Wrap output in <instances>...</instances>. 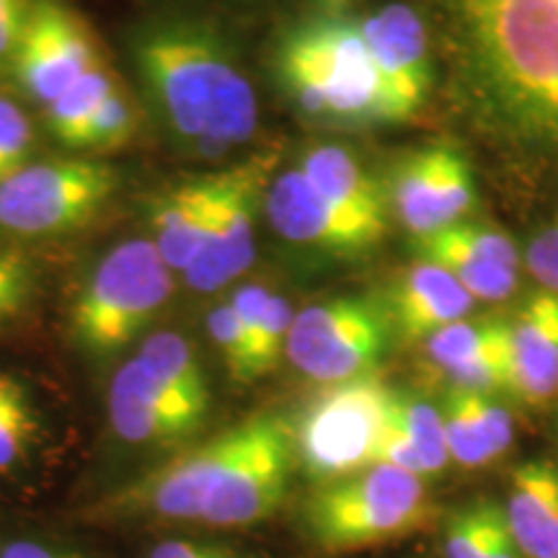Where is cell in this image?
<instances>
[{
  "label": "cell",
  "instance_id": "cell-1",
  "mask_svg": "<svg viewBox=\"0 0 558 558\" xmlns=\"http://www.w3.org/2000/svg\"><path fill=\"white\" fill-rule=\"evenodd\" d=\"M460 65L501 128L558 153V0H437Z\"/></svg>",
  "mask_w": 558,
  "mask_h": 558
},
{
  "label": "cell",
  "instance_id": "cell-2",
  "mask_svg": "<svg viewBox=\"0 0 558 558\" xmlns=\"http://www.w3.org/2000/svg\"><path fill=\"white\" fill-rule=\"evenodd\" d=\"M132 60L181 143L220 156L254 137V88L205 24L179 16L148 21L132 39Z\"/></svg>",
  "mask_w": 558,
  "mask_h": 558
},
{
  "label": "cell",
  "instance_id": "cell-3",
  "mask_svg": "<svg viewBox=\"0 0 558 558\" xmlns=\"http://www.w3.org/2000/svg\"><path fill=\"white\" fill-rule=\"evenodd\" d=\"M275 68L284 96L305 120L326 128L383 122L378 73L360 21H300L279 39Z\"/></svg>",
  "mask_w": 558,
  "mask_h": 558
},
{
  "label": "cell",
  "instance_id": "cell-4",
  "mask_svg": "<svg viewBox=\"0 0 558 558\" xmlns=\"http://www.w3.org/2000/svg\"><path fill=\"white\" fill-rule=\"evenodd\" d=\"M303 518L320 548L344 554L414 533L429 518V501L422 476L375 463L320 486L305 505Z\"/></svg>",
  "mask_w": 558,
  "mask_h": 558
},
{
  "label": "cell",
  "instance_id": "cell-5",
  "mask_svg": "<svg viewBox=\"0 0 558 558\" xmlns=\"http://www.w3.org/2000/svg\"><path fill=\"white\" fill-rule=\"evenodd\" d=\"M173 271L150 239H130L90 271L70 308L73 339L90 354L120 352L173 295Z\"/></svg>",
  "mask_w": 558,
  "mask_h": 558
},
{
  "label": "cell",
  "instance_id": "cell-6",
  "mask_svg": "<svg viewBox=\"0 0 558 558\" xmlns=\"http://www.w3.org/2000/svg\"><path fill=\"white\" fill-rule=\"evenodd\" d=\"M393 399L396 390L373 373L326 388L295 427L303 471L331 484L378 463Z\"/></svg>",
  "mask_w": 558,
  "mask_h": 558
},
{
  "label": "cell",
  "instance_id": "cell-7",
  "mask_svg": "<svg viewBox=\"0 0 558 558\" xmlns=\"http://www.w3.org/2000/svg\"><path fill=\"white\" fill-rule=\"evenodd\" d=\"M120 171L101 160H47L0 181V230L41 239L75 230L109 205Z\"/></svg>",
  "mask_w": 558,
  "mask_h": 558
},
{
  "label": "cell",
  "instance_id": "cell-8",
  "mask_svg": "<svg viewBox=\"0 0 558 558\" xmlns=\"http://www.w3.org/2000/svg\"><path fill=\"white\" fill-rule=\"evenodd\" d=\"M390 339V316L365 298H331L292 318L284 354L305 378L337 383L373 373Z\"/></svg>",
  "mask_w": 558,
  "mask_h": 558
},
{
  "label": "cell",
  "instance_id": "cell-9",
  "mask_svg": "<svg viewBox=\"0 0 558 558\" xmlns=\"http://www.w3.org/2000/svg\"><path fill=\"white\" fill-rule=\"evenodd\" d=\"M295 458V427L288 418L275 414L246 418L241 448L218 494L205 507L202 522L243 527L271 518L288 494Z\"/></svg>",
  "mask_w": 558,
  "mask_h": 558
},
{
  "label": "cell",
  "instance_id": "cell-10",
  "mask_svg": "<svg viewBox=\"0 0 558 558\" xmlns=\"http://www.w3.org/2000/svg\"><path fill=\"white\" fill-rule=\"evenodd\" d=\"M275 153H256L243 163L213 173V218L197 262L184 271L197 292H215L241 277L256 254V215L264 207Z\"/></svg>",
  "mask_w": 558,
  "mask_h": 558
},
{
  "label": "cell",
  "instance_id": "cell-11",
  "mask_svg": "<svg viewBox=\"0 0 558 558\" xmlns=\"http://www.w3.org/2000/svg\"><path fill=\"white\" fill-rule=\"evenodd\" d=\"M101 41L65 0H34L9 75L39 107H50L81 75L104 62Z\"/></svg>",
  "mask_w": 558,
  "mask_h": 558
},
{
  "label": "cell",
  "instance_id": "cell-12",
  "mask_svg": "<svg viewBox=\"0 0 558 558\" xmlns=\"http://www.w3.org/2000/svg\"><path fill=\"white\" fill-rule=\"evenodd\" d=\"M386 186L388 207L411 239L456 226L476 205L471 163L445 145L414 150L399 160Z\"/></svg>",
  "mask_w": 558,
  "mask_h": 558
},
{
  "label": "cell",
  "instance_id": "cell-13",
  "mask_svg": "<svg viewBox=\"0 0 558 558\" xmlns=\"http://www.w3.org/2000/svg\"><path fill=\"white\" fill-rule=\"evenodd\" d=\"M380 83L383 122H409L429 96V41L411 5L388 3L360 21Z\"/></svg>",
  "mask_w": 558,
  "mask_h": 558
},
{
  "label": "cell",
  "instance_id": "cell-14",
  "mask_svg": "<svg viewBox=\"0 0 558 558\" xmlns=\"http://www.w3.org/2000/svg\"><path fill=\"white\" fill-rule=\"evenodd\" d=\"M264 213L284 241L341 256L378 246L388 230L386 222L362 218L324 197L300 169L271 179L264 194Z\"/></svg>",
  "mask_w": 558,
  "mask_h": 558
},
{
  "label": "cell",
  "instance_id": "cell-15",
  "mask_svg": "<svg viewBox=\"0 0 558 558\" xmlns=\"http://www.w3.org/2000/svg\"><path fill=\"white\" fill-rule=\"evenodd\" d=\"M109 418L124 442H173L202 424L199 411L186 407L137 357L117 369L109 386Z\"/></svg>",
  "mask_w": 558,
  "mask_h": 558
},
{
  "label": "cell",
  "instance_id": "cell-16",
  "mask_svg": "<svg viewBox=\"0 0 558 558\" xmlns=\"http://www.w3.org/2000/svg\"><path fill=\"white\" fill-rule=\"evenodd\" d=\"M509 393L546 403L558 396V295L541 290L509 320Z\"/></svg>",
  "mask_w": 558,
  "mask_h": 558
},
{
  "label": "cell",
  "instance_id": "cell-17",
  "mask_svg": "<svg viewBox=\"0 0 558 558\" xmlns=\"http://www.w3.org/2000/svg\"><path fill=\"white\" fill-rule=\"evenodd\" d=\"M476 300L471 292L429 262H416L403 271L390 298V320L403 341H424L432 333L465 318Z\"/></svg>",
  "mask_w": 558,
  "mask_h": 558
},
{
  "label": "cell",
  "instance_id": "cell-18",
  "mask_svg": "<svg viewBox=\"0 0 558 558\" xmlns=\"http://www.w3.org/2000/svg\"><path fill=\"white\" fill-rule=\"evenodd\" d=\"M505 520L522 558H558V469L530 460L509 476Z\"/></svg>",
  "mask_w": 558,
  "mask_h": 558
},
{
  "label": "cell",
  "instance_id": "cell-19",
  "mask_svg": "<svg viewBox=\"0 0 558 558\" xmlns=\"http://www.w3.org/2000/svg\"><path fill=\"white\" fill-rule=\"evenodd\" d=\"M213 192L215 181L209 173V177L173 186L153 207L150 241L177 275H184L205 248L209 218H213Z\"/></svg>",
  "mask_w": 558,
  "mask_h": 558
},
{
  "label": "cell",
  "instance_id": "cell-20",
  "mask_svg": "<svg viewBox=\"0 0 558 558\" xmlns=\"http://www.w3.org/2000/svg\"><path fill=\"white\" fill-rule=\"evenodd\" d=\"M298 169L324 197L337 202L349 213L388 226L386 186L362 169L360 160L349 150L339 145H318L305 153Z\"/></svg>",
  "mask_w": 558,
  "mask_h": 558
},
{
  "label": "cell",
  "instance_id": "cell-21",
  "mask_svg": "<svg viewBox=\"0 0 558 558\" xmlns=\"http://www.w3.org/2000/svg\"><path fill=\"white\" fill-rule=\"evenodd\" d=\"M230 305L239 313L243 329L251 341V357H254V375L271 373L277 367L279 357L284 354L288 333L292 326L290 303L282 295H275L262 284H243L230 298Z\"/></svg>",
  "mask_w": 558,
  "mask_h": 558
},
{
  "label": "cell",
  "instance_id": "cell-22",
  "mask_svg": "<svg viewBox=\"0 0 558 558\" xmlns=\"http://www.w3.org/2000/svg\"><path fill=\"white\" fill-rule=\"evenodd\" d=\"M137 360L153 378L163 383L186 407L207 416L209 388L190 341L173 331H158L143 341Z\"/></svg>",
  "mask_w": 558,
  "mask_h": 558
},
{
  "label": "cell",
  "instance_id": "cell-23",
  "mask_svg": "<svg viewBox=\"0 0 558 558\" xmlns=\"http://www.w3.org/2000/svg\"><path fill=\"white\" fill-rule=\"evenodd\" d=\"M117 86H120V81H117L114 70L109 68L107 60L88 70L86 75H81L58 101H52L45 109V122L52 137L60 140L68 148H75L83 130L88 128V122L94 120L96 111Z\"/></svg>",
  "mask_w": 558,
  "mask_h": 558
},
{
  "label": "cell",
  "instance_id": "cell-24",
  "mask_svg": "<svg viewBox=\"0 0 558 558\" xmlns=\"http://www.w3.org/2000/svg\"><path fill=\"white\" fill-rule=\"evenodd\" d=\"M509 344V320L505 318H460L422 341L424 360L435 373L463 365L478 354Z\"/></svg>",
  "mask_w": 558,
  "mask_h": 558
},
{
  "label": "cell",
  "instance_id": "cell-25",
  "mask_svg": "<svg viewBox=\"0 0 558 558\" xmlns=\"http://www.w3.org/2000/svg\"><path fill=\"white\" fill-rule=\"evenodd\" d=\"M414 248L418 259L437 264V267H442L448 275L456 277L471 292L473 300L499 303V300H507L514 292V288H518V271L514 269L494 267V264L471 259V256L442 248L424 239H414Z\"/></svg>",
  "mask_w": 558,
  "mask_h": 558
},
{
  "label": "cell",
  "instance_id": "cell-26",
  "mask_svg": "<svg viewBox=\"0 0 558 558\" xmlns=\"http://www.w3.org/2000/svg\"><path fill=\"white\" fill-rule=\"evenodd\" d=\"M37 429V409L26 388L0 369V471L13 469L29 452Z\"/></svg>",
  "mask_w": 558,
  "mask_h": 558
},
{
  "label": "cell",
  "instance_id": "cell-27",
  "mask_svg": "<svg viewBox=\"0 0 558 558\" xmlns=\"http://www.w3.org/2000/svg\"><path fill=\"white\" fill-rule=\"evenodd\" d=\"M396 414H399V422L407 429L411 445H414L424 476L442 471L448 465L450 452L439 409L422 399L396 393Z\"/></svg>",
  "mask_w": 558,
  "mask_h": 558
},
{
  "label": "cell",
  "instance_id": "cell-28",
  "mask_svg": "<svg viewBox=\"0 0 558 558\" xmlns=\"http://www.w3.org/2000/svg\"><path fill=\"white\" fill-rule=\"evenodd\" d=\"M424 241L437 243V246L458 251V254L471 256V259L494 264V267L520 269V251L514 241L499 228L476 226V222L460 220L456 226L437 230V233L422 235Z\"/></svg>",
  "mask_w": 558,
  "mask_h": 558
},
{
  "label": "cell",
  "instance_id": "cell-29",
  "mask_svg": "<svg viewBox=\"0 0 558 558\" xmlns=\"http://www.w3.org/2000/svg\"><path fill=\"white\" fill-rule=\"evenodd\" d=\"M140 128V109L132 96L122 86H117L109 94V99L101 104L94 120L83 130V135L75 143V148L86 153H109L120 150L137 135Z\"/></svg>",
  "mask_w": 558,
  "mask_h": 558
},
{
  "label": "cell",
  "instance_id": "cell-30",
  "mask_svg": "<svg viewBox=\"0 0 558 558\" xmlns=\"http://www.w3.org/2000/svg\"><path fill=\"white\" fill-rule=\"evenodd\" d=\"M439 414H442L448 452L456 463L465 465V469H478V465L492 463L494 456L488 452L484 437H481L476 427V418L471 414L469 393L465 390L450 388L442 407H439Z\"/></svg>",
  "mask_w": 558,
  "mask_h": 558
},
{
  "label": "cell",
  "instance_id": "cell-31",
  "mask_svg": "<svg viewBox=\"0 0 558 558\" xmlns=\"http://www.w3.org/2000/svg\"><path fill=\"white\" fill-rule=\"evenodd\" d=\"M499 518L501 507L494 501H473L452 512L445 527V558H484Z\"/></svg>",
  "mask_w": 558,
  "mask_h": 558
},
{
  "label": "cell",
  "instance_id": "cell-32",
  "mask_svg": "<svg viewBox=\"0 0 558 558\" xmlns=\"http://www.w3.org/2000/svg\"><path fill=\"white\" fill-rule=\"evenodd\" d=\"M209 337H213L215 347H218L222 362L233 375V380L239 383H254V357H251V341L248 333L243 329L239 313L233 311V305H218L207 318Z\"/></svg>",
  "mask_w": 558,
  "mask_h": 558
},
{
  "label": "cell",
  "instance_id": "cell-33",
  "mask_svg": "<svg viewBox=\"0 0 558 558\" xmlns=\"http://www.w3.org/2000/svg\"><path fill=\"white\" fill-rule=\"evenodd\" d=\"M34 128L26 111L0 94V181L32 163Z\"/></svg>",
  "mask_w": 558,
  "mask_h": 558
},
{
  "label": "cell",
  "instance_id": "cell-34",
  "mask_svg": "<svg viewBox=\"0 0 558 558\" xmlns=\"http://www.w3.org/2000/svg\"><path fill=\"white\" fill-rule=\"evenodd\" d=\"M34 292L32 264L19 248L0 246V326L29 308Z\"/></svg>",
  "mask_w": 558,
  "mask_h": 558
},
{
  "label": "cell",
  "instance_id": "cell-35",
  "mask_svg": "<svg viewBox=\"0 0 558 558\" xmlns=\"http://www.w3.org/2000/svg\"><path fill=\"white\" fill-rule=\"evenodd\" d=\"M469 393L471 414L476 418V427L484 437L488 452L494 458L505 456L512 445V416L509 411L486 393H476V390H465Z\"/></svg>",
  "mask_w": 558,
  "mask_h": 558
},
{
  "label": "cell",
  "instance_id": "cell-36",
  "mask_svg": "<svg viewBox=\"0 0 558 558\" xmlns=\"http://www.w3.org/2000/svg\"><path fill=\"white\" fill-rule=\"evenodd\" d=\"M525 267L543 290L558 295V220L530 241Z\"/></svg>",
  "mask_w": 558,
  "mask_h": 558
},
{
  "label": "cell",
  "instance_id": "cell-37",
  "mask_svg": "<svg viewBox=\"0 0 558 558\" xmlns=\"http://www.w3.org/2000/svg\"><path fill=\"white\" fill-rule=\"evenodd\" d=\"M34 0H0V73L9 75L26 24H29Z\"/></svg>",
  "mask_w": 558,
  "mask_h": 558
},
{
  "label": "cell",
  "instance_id": "cell-38",
  "mask_svg": "<svg viewBox=\"0 0 558 558\" xmlns=\"http://www.w3.org/2000/svg\"><path fill=\"white\" fill-rule=\"evenodd\" d=\"M378 463L393 465V469L414 473V476H424L414 445H411L407 429H403V424L399 422V414H396V399H393V409H390V422L386 427V435H383V442L378 450Z\"/></svg>",
  "mask_w": 558,
  "mask_h": 558
},
{
  "label": "cell",
  "instance_id": "cell-39",
  "mask_svg": "<svg viewBox=\"0 0 558 558\" xmlns=\"http://www.w3.org/2000/svg\"><path fill=\"white\" fill-rule=\"evenodd\" d=\"M150 558H235L226 554V550L207 548V546H194V543H160L150 550Z\"/></svg>",
  "mask_w": 558,
  "mask_h": 558
},
{
  "label": "cell",
  "instance_id": "cell-40",
  "mask_svg": "<svg viewBox=\"0 0 558 558\" xmlns=\"http://www.w3.org/2000/svg\"><path fill=\"white\" fill-rule=\"evenodd\" d=\"M484 558H522L518 543H514L512 535H509L505 509H501V518L497 520V525H494V530H492V538H488Z\"/></svg>",
  "mask_w": 558,
  "mask_h": 558
},
{
  "label": "cell",
  "instance_id": "cell-41",
  "mask_svg": "<svg viewBox=\"0 0 558 558\" xmlns=\"http://www.w3.org/2000/svg\"><path fill=\"white\" fill-rule=\"evenodd\" d=\"M0 558H81L75 554H65V550L41 546V543L32 541H16L9 543L3 550H0Z\"/></svg>",
  "mask_w": 558,
  "mask_h": 558
}]
</instances>
